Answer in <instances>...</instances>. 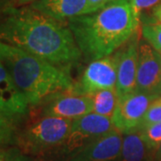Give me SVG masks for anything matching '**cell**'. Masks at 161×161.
<instances>
[{
    "label": "cell",
    "mask_w": 161,
    "mask_h": 161,
    "mask_svg": "<svg viewBox=\"0 0 161 161\" xmlns=\"http://www.w3.org/2000/svg\"><path fill=\"white\" fill-rule=\"evenodd\" d=\"M2 42L42 58L61 69L75 64L82 54L68 23L49 17L31 6L4 8Z\"/></svg>",
    "instance_id": "6da1fadb"
},
{
    "label": "cell",
    "mask_w": 161,
    "mask_h": 161,
    "mask_svg": "<svg viewBox=\"0 0 161 161\" xmlns=\"http://www.w3.org/2000/svg\"><path fill=\"white\" fill-rule=\"evenodd\" d=\"M140 18L131 0H115L67 23L82 56L93 61L113 55L126 44L137 32Z\"/></svg>",
    "instance_id": "7a4b0ae2"
},
{
    "label": "cell",
    "mask_w": 161,
    "mask_h": 161,
    "mask_svg": "<svg viewBox=\"0 0 161 161\" xmlns=\"http://www.w3.org/2000/svg\"><path fill=\"white\" fill-rule=\"evenodd\" d=\"M0 59L31 106L60 92H74V82L65 70L21 48L1 41Z\"/></svg>",
    "instance_id": "3957f363"
},
{
    "label": "cell",
    "mask_w": 161,
    "mask_h": 161,
    "mask_svg": "<svg viewBox=\"0 0 161 161\" xmlns=\"http://www.w3.org/2000/svg\"><path fill=\"white\" fill-rule=\"evenodd\" d=\"M73 120L42 116L17 135L16 142L24 153L32 155L61 147L67 137Z\"/></svg>",
    "instance_id": "277c9868"
},
{
    "label": "cell",
    "mask_w": 161,
    "mask_h": 161,
    "mask_svg": "<svg viewBox=\"0 0 161 161\" xmlns=\"http://www.w3.org/2000/svg\"><path fill=\"white\" fill-rule=\"evenodd\" d=\"M30 104L0 63V122L1 143L11 144L15 138L14 127L27 114Z\"/></svg>",
    "instance_id": "5b68a950"
},
{
    "label": "cell",
    "mask_w": 161,
    "mask_h": 161,
    "mask_svg": "<svg viewBox=\"0 0 161 161\" xmlns=\"http://www.w3.org/2000/svg\"><path fill=\"white\" fill-rule=\"evenodd\" d=\"M115 129L112 118L91 113L73 120L70 132L61 145L62 151L73 155L92 142Z\"/></svg>",
    "instance_id": "8992f818"
},
{
    "label": "cell",
    "mask_w": 161,
    "mask_h": 161,
    "mask_svg": "<svg viewBox=\"0 0 161 161\" xmlns=\"http://www.w3.org/2000/svg\"><path fill=\"white\" fill-rule=\"evenodd\" d=\"M117 52L108 57L93 60L83 71L80 82L75 85L74 93L92 95L108 89H116Z\"/></svg>",
    "instance_id": "52a82bcc"
},
{
    "label": "cell",
    "mask_w": 161,
    "mask_h": 161,
    "mask_svg": "<svg viewBox=\"0 0 161 161\" xmlns=\"http://www.w3.org/2000/svg\"><path fill=\"white\" fill-rule=\"evenodd\" d=\"M154 99V97L137 90L119 97L112 116L115 129L123 134L138 132L144 115Z\"/></svg>",
    "instance_id": "ba28073f"
},
{
    "label": "cell",
    "mask_w": 161,
    "mask_h": 161,
    "mask_svg": "<svg viewBox=\"0 0 161 161\" xmlns=\"http://www.w3.org/2000/svg\"><path fill=\"white\" fill-rule=\"evenodd\" d=\"M137 91L161 97V55L145 40L139 42Z\"/></svg>",
    "instance_id": "9c48e42d"
},
{
    "label": "cell",
    "mask_w": 161,
    "mask_h": 161,
    "mask_svg": "<svg viewBox=\"0 0 161 161\" xmlns=\"http://www.w3.org/2000/svg\"><path fill=\"white\" fill-rule=\"evenodd\" d=\"M93 112V99L90 95L60 92L48 100L41 111L42 116H57L75 120Z\"/></svg>",
    "instance_id": "30bf717a"
},
{
    "label": "cell",
    "mask_w": 161,
    "mask_h": 161,
    "mask_svg": "<svg viewBox=\"0 0 161 161\" xmlns=\"http://www.w3.org/2000/svg\"><path fill=\"white\" fill-rule=\"evenodd\" d=\"M139 42L136 32L126 45L117 52L116 92L118 97L137 90Z\"/></svg>",
    "instance_id": "8fae6325"
},
{
    "label": "cell",
    "mask_w": 161,
    "mask_h": 161,
    "mask_svg": "<svg viewBox=\"0 0 161 161\" xmlns=\"http://www.w3.org/2000/svg\"><path fill=\"white\" fill-rule=\"evenodd\" d=\"M124 134L114 129L70 156L68 161H119Z\"/></svg>",
    "instance_id": "7c38bea8"
},
{
    "label": "cell",
    "mask_w": 161,
    "mask_h": 161,
    "mask_svg": "<svg viewBox=\"0 0 161 161\" xmlns=\"http://www.w3.org/2000/svg\"><path fill=\"white\" fill-rule=\"evenodd\" d=\"M31 6L61 22L96 12L88 0H37Z\"/></svg>",
    "instance_id": "4fadbf2b"
},
{
    "label": "cell",
    "mask_w": 161,
    "mask_h": 161,
    "mask_svg": "<svg viewBox=\"0 0 161 161\" xmlns=\"http://www.w3.org/2000/svg\"><path fill=\"white\" fill-rule=\"evenodd\" d=\"M150 151L140 132L125 134L119 161H148Z\"/></svg>",
    "instance_id": "5bb4252c"
},
{
    "label": "cell",
    "mask_w": 161,
    "mask_h": 161,
    "mask_svg": "<svg viewBox=\"0 0 161 161\" xmlns=\"http://www.w3.org/2000/svg\"><path fill=\"white\" fill-rule=\"evenodd\" d=\"M90 96H92L93 99L92 113L112 118L119 98L116 89L99 91Z\"/></svg>",
    "instance_id": "9a60e30c"
},
{
    "label": "cell",
    "mask_w": 161,
    "mask_h": 161,
    "mask_svg": "<svg viewBox=\"0 0 161 161\" xmlns=\"http://www.w3.org/2000/svg\"><path fill=\"white\" fill-rule=\"evenodd\" d=\"M142 35L144 40L161 55V24H143Z\"/></svg>",
    "instance_id": "2e32d148"
},
{
    "label": "cell",
    "mask_w": 161,
    "mask_h": 161,
    "mask_svg": "<svg viewBox=\"0 0 161 161\" xmlns=\"http://www.w3.org/2000/svg\"><path fill=\"white\" fill-rule=\"evenodd\" d=\"M159 122H161V97L155 98L150 103L149 108L144 115L143 120L139 127L138 132Z\"/></svg>",
    "instance_id": "e0dca14e"
},
{
    "label": "cell",
    "mask_w": 161,
    "mask_h": 161,
    "mask_svg": "<svg viewBox=\"0 0 161 161\" xmlns=\"http://www.w3.org/2000/svg\"><path fill=\"white\" fill-rule=\"evenodd\" d=\"M150 150H156L161 143V122L139 131Z\"/></svg>",
    "instance_id": "ac0fdd59"
},
{
    "label": "cell",
    "mask_w": 161,
    "mask_h": 161,
    "mask_svg": "<svg viewBox=\"0 0 161 161\" xmlns=\"http://www.w3.org/2000/svg\"><path fill=\"white\" fill-rule=\"evenodd\" d=\"M0 161H36L19 147H9L1 150Z\"/></svg>",
    "instance_id": "d6986e66"
},
{
    "label": "cell",
    "mask_w": 161,
    "mask_h": 161,
    "mask_svg": "<svg viewBox=\"0 0 161 161\" xmlns=\"http://www.w3.org/2000/svg\"><path fill=\"white\" fill-rule=\"evenodd\" d=\"M131 4L141 17V14L142 12L155 8L156 6L161 4V0H131Z\"/></svg>",
    "instance_id": "ffe728a7"
},
{
    "label": "cell",
    "mask_w": 161,
    "mask_h": 161,
    "mask_svg": "<svg viewBox=\"0 0 161 161\" xmlns=\"http://www.w3.org/2000/svg\"><path fill=\"white\" fill-rule=\"evenodd\" d=\"M144 24H161V4L153 8L149 22Z\"/></svg>",
    "instance_id": "44dd1931"
},
{
    "label": "cell",
    "mask_w": 161,
    "mask_h": 161,
    "mask_svg": "<svg viewBox=\"0 0 161 161\" xmlns=\"http://www.w3.org/2000/svg\"><path fill=\"white\" fill-rule=\"evenodd\" d=\"M114 0H88L90 5L96 10L98 11L100 8H102L106 5L109 4L110 2H113Z\"/></svg>",
    "instance_id": "7402d4cb"
},
{
    "label": "cell",
    "mask_w": 161,
    "mask_h": 161,
    "mask_svg": "<svg viewBox=\"0 0 161 161\" xmlns=\"http://www.w3.org/2000/svg\"><path fill=\"white\" fill-rule=\"evenodd\" d=\"M36 1L37 0H14L12 6H26L27 4H32Z\"/></svg>",
    "instance_id": "603a6c76"
},
{
    "label": "cell",
    "mask_w": 161,
    "mask_h": 161,
    "mask_svg": "<svg viewBox=\"0 0 161 161\" xmlns=\"http://www.w3.org/2000/svg\"><path fill=\"white\" fill-rule=\"evenodd\" d=\"M156 151V158L158 159V161H161V143L159 144V146L157 148Z\"/></svg>",
    "instance_id": "cb8c5ba5"
},
{
    "label": "cell",
    "mask_w": 161,
    "mask_h": 161,
    "mask_svg": "<svg viewBox=\"0 0 161 161\" xmlns=\"http://www.w3.org/2000/svg\"><path fill=\"white\" fill-rule=\"evenodd\" d=\"M1 2H2V5L5 4V8H6V7L13 6L14 0H1Z\"/></svg>",
    "instance_id": "d4e9b609"
},
{
    "label": "cell",
    "mask_w": 161,
    "mask_h": 161,
    "mask_svg": "<svg viewBox=\"0 0 161 161\" xmlns=\"http://www.w3.org/2000/svg\"><path fill=\"white\" fill-rule=\"evenodd\" d=\"M114 1H115V0H114Z\"/></svg>",
    "instance_id": "484cf974"
}]
</instances>
